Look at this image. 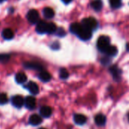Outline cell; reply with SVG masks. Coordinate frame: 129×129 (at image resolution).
<instances>
[{"instance_id": "cell-12", "label": "cell", "mask_w": 129, "mask_h": 129, "mask_svg": "<svg viewBox=\"0 0 129 129\" xmlns=\"http://www.w3.org/2000/svg\"><path fill=\"white\" fill-rule=\"evenodd\" d=\"M110 71L111 73V74L113 75V77L115 80L118 81L121 78V70L116 67V66H113L112 67H110Z\"/></svg>"}, {"instance_id": "cell-4", "label": "cell", "mask_w": 129, "mask_h": 129, "mask_svg": "<svg viewBox=\"0 0 129 129\" xmlns=\"http://www.w3.org/2000/svg\"><path fill=\"white\" fill-rule=\"evenodd\" d=\"M91 36H92V31H91V30L88 29L87 28H85V26H83L82 29L81 30V32L79 33V35L77 36L80 39L86 41V40L90 39L91 38Z\"/></svg>"}, {"instance_id": "cell-11", "label": "cell", "mask_w": 129, "mask_h": 129, "mask_svg": "<svg viewBox=\"0 0 129 129\" xmlns=\"http://www.w3.org/2000/svg\"><path fill=\"white\" fill-rule=\"evenodd\" d=\"M40 115L44 118H48L52 114V109L48 106H44L42 107L39 110Z\"/></svg>"}, {"instance_id": "cell-15", "label": "cell", "mask_w": 129, "mask_h": 129, "mask_svg": "<svg viewBox=\"0 0 129 129\" xmlns=\"http://www.w3.org/2000/svg\"><path fill=\"white\" fill-rule=\"evenodd\" d=\"M39 79L42 81L43 82H49L51 79V74L47 72V71H41L39 74Z\"/></svg>"}, {"instance_id": "cell-3", "label": "cell", "mask_w": 129, "mask_h": 129, "mask_svg": "<svg viewBox=\"0 0 129 129\" xmlns=\"http://www.w3.org/2000/svg\"><path fill=\"white\" fill-rule=\"evenodd\" d=\"M26 18L28 20V21L32 23V24H37V23L39 21V12L35 10V9H32L29 10L26 14Z\"/></svg>"}, {"instance_id": "cell-19", "label": "cell", "mask_w": 129, "mask_h": 129, "mask_svg": "<svg viewBox=\"0 0 129 129\" xmlns=\"http://www.w3.org/2000/svg\"><path fill=\"white\" fill-rule=\"evenodd\" d=\"M106 54H107L108 56H111V57H113L115 56L117 53H118V49L116 46L114 45H110L106 50L104 52Z\"/></svg>"}, {"instance_id": "cell-25", "label": "cell", "mask_w": 129, "mask_h": 129, "mask_svg": "<svg viewBox=\"0 0 129 129\" xmlns=\"http://www.w3.org/2000/svg\"><path fill=\"white\" fill-rule=\"evenodd\" d=\"M8 102V97L5 93H0V105H4Z\"/></svg>"}, {"instance_id": "cell-26", "label": "cell", "mask_w": 129, "mask_h": 129, "mask_svg": "<svg viewBox=\"0 0 129 129\" xmlns=\"http://www.w3.org/2000/svg\"><path fill=\"white\" fill-rule=\"evenodd\" d=\"M56 33H57V35L59 37H63L66 35V32H65V30L63 28H58V29H57Z\"/></svg>"}, {"instance_id": "cell-16", "label": "cell", "mask_w": 129, "mask_h": 129, "mask_svg": "<svg viewBox=\"0 0 129 129\" xmlns=\"http://www.w3.org/2000/svg\"><path fill=\"white\" fill-rule=\"evenodd\" d=\"M94 121H95V123L99 125V126H102V125H104L106 122H107V118L103 114H98L95 118H94Z\"/></svg>"}, {"instance_id": "cell-21", "label": "cell", "mask_w": 129, "mask_h": 129, "mask_svg": "<svg viewBox=\"0 0 129 129\" xmlns=\"http://www.w3.org/2000/svg\"><path fill=\"white\" fill-rule=\"evenodd\" d=\"M91 7L96 11H101L102 9L103 2H102L101 0H94L91 2Z\"/></svg>"}, {"instance_id": "cell-27", "label": "cell", "mask_w": 129, "mask_h": 129, "mask_svg": "<svg viewBox=\"0 0 129 129\" xmlns=\"http://www.w3.org/2000/svg\"><path fill=\"white\" fill-rule=\"evenodd\" d=\"M10 56L8 54H0V62H6L9 60Z\"/></svg>"}, {"instance_id": "cell-18", "label": "cell", "mask_w": 129, "mask_h": 129, "mask_svg": "<svg viewBox=\"0 0 129 129\" xmlns=\"http://www.w3.org/2000/svg\"><path fill=\"white\" fill-rule=\"evenodd\" d=\"M2 36L4 39L11 40L14 38V32L11 29H5L2 31Z\"/></svg>"}, {"instance_id": "cell-14", "label": "cell", "mask_w": 129, "mask_h": 129, "mask_svg": "<svg viewBox=\"0 0 129 129\" xmlns=\"http://www.w3.org/2000/svg\"><path fill=\"white\" fill-rule=\"evenodd\" d=\"M87 121L86 117L82 114H76L74 116V122L76 125H84Z\"/></svg>"}, {"instance_id": "cell-22", "label": "cell", "mask_w": 129, "mask_h": 129, "mask_svg": "<svg viewBox=\"0 0 129 129\" xmlns=\"http://www.w3.org/2000/svg\"><path fill=\"white\" fill-rule=\"evenodd\" d=\"M57 29V28L54 23H48V26H47V33L52 34L54 33H56Z\"/></svg>"}, {"instance_id": "cell-7", "label": "cell", "mask_w": 129, "mask_h": 129, "mask_svg": "<svg viewBox=\"0 0 129 129\" xmlns=\"http://www.w3.org/2000/svg\"><path fill=\"white\" fill-rule=\"evenodd\" d=\"M47 26L48 23L44 20H40L36 24V30L39 34H44L47 33Z\"/></svg>"}, {"instance_id": "cell-10", "label": "cell", "mask_w": 129, "mask_h": 129, "mask_svg": "<svg viewBox=\"0 0 129 129\" xmlns=\"http://www.w3.org/2000/svg\"><path fill=\"white\" fill-rule=\"evenodd\" d=\"M83 28V26L82 23H73L70 25V30L72 33L78 36L79 33L81 32V30Z\"/></svg>"}, {"instance_id": "cell-9", "label": "cell", "mask_w": 129, "mask_h": 129, "mask_svg": "<svg viewBox=\"0 0 129 129\" xmlns=\"http://www.w3.org/2000/svg\"><path fill=\"white\" fill-rule=\"evenodd\" d=\"M23 66L26 69H32V70H40V71H42L43 70V67L41 64L34 62H26L23 63Z\"/></svg>"}, {"instance_id": "cell-5", "label": "cell", "mask_w": 129, "mask_h": 129, "mask_svg": "<svg viewBox=\"0 0 129 129\" xmlns=\"http://www.w3.org/2000/svg\"><path fill=\"white\" fill-rule=\"evenodd\" d=\"M11 104L17 108H20L24 104V100L20 95H15L11 98Z\"/></svg>"}, {"instance_id": "cell-31", "label": "cell", "mask_w": 129, "mask_h": 129, "mask_svg": "<svg viewBox=\"0 0 129 129\" xmlns=\"http://www.w3.org/2000/svg\"><path fill=\"white\" fill-rule=\"evenodd\" d=\"M2 1H3V0H0V2H2Z\"/></svg>"}, {"instance_id": "cell-32", "label": "cell", "mask_w": 129, "mask_h": 129, "mask_svg": "<svg viewBox=\"0 0 129 129\" xmlns=\"http://www.w3.org/2000/svg\"><path fill=\"white\" fill-rule=\"evenodd\" d=\"M128 119H129V116H128Z\"/></svg>"}, {"instance_id": "cell-23", "label": "cell", "mask_w": 129, "mask_h": 129, "mask_svg": "<svg viewBox=\"0 0 129 129\" xmlns=\"http://www.w3.org/2000/svg\"><path fill=\"white\" fill-rule=\"evenodd\" d=\"M110 4L113 8H118L121 6L122 2H121V0H110Z\"/></svg>"}, {"instance_id": "cell-30", "label": "cell", "mask_w": 129, "mask_h": 129, "mask_svg": "<svg viewBox=\"0 0 129 129\" xmlns=\"http://www.w3.org/2000/svg\"><path fill=\"white\" fill-rule=\"evenodd\" d=\"M39 129H45V128H39Z\"/></svg>"}, {"instance_id": "cell-29", "label": "cell", "mask_w": 129, "mask_h": 129, "mask_svg": "<svg viewBox=\"0 0 129 129\" xmlns=\"http://www.w3.org/2000/svg\"><path fill=\"white\" fill-rule=\"evenodd\" d=\"M62 2L65 4H69L70 2H72V0H62Z\"/></svg>"}, {"instance_id": "cell-8", "label": "cell", "mask_w": 129, "mask_h": 129, "mask_svg": "<svg viewBox=\"0 0 129 129\" xmlns=\"http://www.w3.org/2000/svg\"><path fill=\"white\" fill-rule=\"evenodd\" d=\"M26 88L28 89V91L33 95H36L37 94H39V88L38 85L34 82H29L27 85H26Z\"/></svg>"}, {"instance_id": "cell-13", "label": "cell", "mask_w": 129, "mask_h": 129, "mask_svg": "<svg viewBox=\"0 0 129 129\" xmlns=\"http://www.w3.org/2000/svg\"><path fill=\"white\" fill-rule=\"evenodd\" d=\"M29 122L32 125H39L42 122V119L41 116H39V115L33 114L32 116H30V117L29 119Z\"/></svg>"}, {"instance_id": "cell-6", "label": "cell", "mask_w": 129, "mask_h": 129, "mask_svg": "<svg viewBox=\"0 0 129 129\" xmlns=\"http://www.w3.org/2000/svg\"><path fill=\"white\" fill-rule=\"evenodd\" d=\"M24 105L29 110H33L36 105V101L33 96H28L24 100Z\"/></svg>"}, {"instance_id": "cell-1", "label": "cell", "mask_w": 129, "mask_h": 129, "mask_svg": "<svg viewBox=\"0 0 129 129\" xmlns=\"http://www.w3.org/2000/svg\"><path fill=\"white\" fill-rule=\"evenodd\" d=\"M82 24L83 26H85V28H87L91 31H94L98 27V23L97 20L91 17L84 18L82 20Z\"/></svg>"}, {"instance_id": "cell-20", "label": "cell", "mask_w": 129, "mask_h": 129, "mask_svg": "<svg viewBox=\"0 0 129 129\" xmlns=\"http://www.w3.org/2000/svg\"><path fill=\"white\" fill-rule=\"evenodd\" d=\"M43 15L47 19H51L54 16V11L52 8L47 7L43 9Z\"/></svg>"}, {"instance_id": "cell-24", "label": "cell", "mask_w": 129, "mask_h": 129, "mask_svg": "<svg viewBox=\"0 0 129 129\" xmlns=\"http://www.w3.org/2000/svg\"><path fill=\"white\" fill-rule=\"evenodd\" d=\"M68 76H69V73H68V72H67V70L66 69L62 68V69L60 70V79H66L68 78Z\"/></svg>"}, {"instance_id": "cell-2", "label": "cell", "mask_w": 129, "mask_h": 129, "mask_svg": "<svg viewBox=\"0 0 129 129\" xmlns=\"http://www.w3.org/2000/svg\"><path fill=\"white\" fill-rule=\"evenodd\" d=\"M110 45V38L108 36H101L98 39L97 46H98V48L101 51L104 52L105 50Z\"/></svg>"}, {"instance_id": "cell-28", "label": "cell", "mask_w": 129, "mask_h": 129, "mask_svg": "<svg viewBox=\"0 0 129 129\" xmlns=\"http://www.w3.org/2000/svg\"><path fill=\"white\" fill-rule=\"evenodd\" d=\"M59 47H60V45H59V44H58L57 42H54V43L51 45V48H52L53 49H58Z\"/></svg>"}, {"instance_id": "cell-17", "label": "cell", "mask_w": 129, "mask_h": 129, "mask_svg": "<svg viewBox=\"0 0 129 129\" xmlns=\"http://www.w3.org/2000/svg\"><path fill=\"white\" fill-rule=\"evenodd\" d=\"M27 80V77L23 73H18L15 76V81L18 84H23Z\"/></svg>"}]
</instances>
